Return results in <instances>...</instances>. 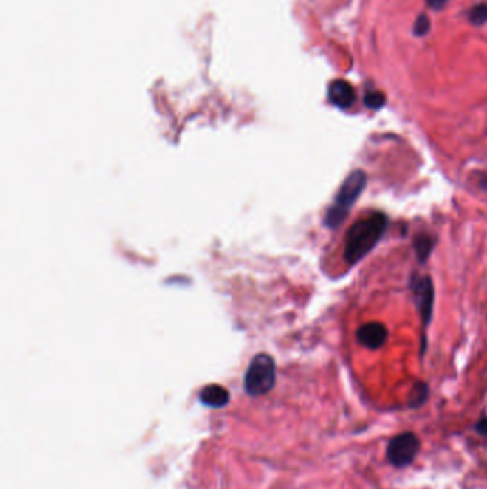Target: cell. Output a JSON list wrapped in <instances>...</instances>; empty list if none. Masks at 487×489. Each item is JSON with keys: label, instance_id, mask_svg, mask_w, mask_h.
I'll list each match as a JSON object with an SVG mask.
<instances>
[{"label": "cell", "instance_id": "cell-13", "mask_svg": "<svg viewBox=\"0 0 487 489\" xmlns=\"http://www.w3.org/2000/svg\"><path fill=\"white\" fill-rule=\"evenodd\" d=\"M430 29V20L426 15H420L417 19H416V24H414V35L417 36H423L429 32Z\"/></svg>", "mask_w": 487, "mask_h": 489}, {"label": "cell", "instance_id": "cell-12", "mask_svg": "<svg viewBox=\"0 0 487 489\" xmlns=\"http://www.w3.org/2000/svg\"><path fill=\"white\" fill-rule=\"evenodd\" d=\"M386 102V98L382 92L378 91H370L365 95V105L369 109H380Z\"/></svg>", "mask_w": 487, "mask_h": 489}, {"label": "cell", "instance_id": "cell-3", "mask_svg": "<svg viewBox=\"0 0 487 489\" xmlns=\"http://www.w3.org/2000/svg\"><path fill=\"white\" fill-rule=\"evenodd\" d=\"M276 384V365L268 353H259L249 364L245 375V391L250 396L270 392Z\"/></svg>", "mask_w": 487, "mask_h": 489}, {"label": "cell", "instance_id": "cell-15", "mask_svg": "<svg viewBox=\"0 0 487 489\" xmlns=\"http://www.w3.org/2000/svg\"><path fill=\"white\" fill-rule=\"evenodd\" d=\"M448 2V0H428V5L433 9H440L443 8V5H445Z\"/></svg>", "mask_w": 487, "mask_h": 489}, {"label": "cell", "instance_id": "cell-2", "mask_svg": "<svg viewBox=\"0 0 487 489\" xmlns=\"http://www.w3.org/2000/svg\"><path fill=\"white\" fill-rule=\"evenodd\" d=\"M366 185H367V175L360 169L351 172L346 177L335 197L333 205L329 208L326 213V217H324L326 226L335 229L343 224L350 209L358 202L359 196L363 193Z\"/></svg>", "mask_w": 487, "mask_h": 489}, {"label": "cell", "instance_id": "cell-5", "mask_svg": "<svg viewBox=\"0 0 487 489\" xmlns=\"http://www.w3.org/2000/svg\"><path fill=\"white\" fill-rule=\"evenodd\" d=\"M412 291L414 294L416 305L428 326L432 321L433 306H434V285L430 276H416L412 279Z\"/></svg>", "mask_w": 487, "mask_h": 489}, {"label": "cell", "instance_id": "cell-11", "mask_svg": "<svg viewBox=\"0 0 487 489\" xmlns=\"http://www.w3.org/2000/svg\"><path fill=\"white\" fill-rule=\"evenodd\" d=\"M469 19H470L472 24L476 26L484 25L487 21V5L480 3V5L475 6L469 13Z\"/></svg>", "mask_w": 487, "mask_h": 489}, {"label": "cell", "instance_id": "cell-7", "mask_svg": "<svg viewBox=\"0 0 487 489\" xmlns=\"http://www.w3.org/2000/svg\"><path fill=\"white\" fill-rule=\"evenodd\" d=\"M327 96L331 103L340 109H350L358 99L354 87L343 79H338L329 85Z\"/></svg>", "mask_w": 487, "mask_h": 489}, {"label": "cell", "instance_id": "cell-8", "mask_svg": "<svg viewBox=\"0 0 487 489\" xmlns=\"http://www.w3.org/2000/svg\"><path fill=\"white\" fill-rule=\"evenodd\" d=\"M199 399H201V402L209 408H214V409H220L225 408L229 401H230V393L226 388H223L221 385H208L205 386L201 393H199Z\"/></svg>", "mask_w": 487, "mask_h": 489}, {"label": "cell", "instance_id": "cell-1", "mask_svg": "<svg viewBox=\"0 0 487 489\" xmlns=\"http://www.w3.org/2000/svg\"><path fill=\"white\" fill-rule=\"evenodd\" d=\"M387 224V216L382 212H371L354 222L346 233L344 260L349 265L362 260L383 238Z\"/></svg>", "mask_w": 487, "mask_h": 489}, {"label": "cell", "instance_id": "cell-9", "mask_svg": "<svg viewBox=\"0 0 487 489\" xmlns=\"http://www.w3.org/2000/svg\"><path fill=\"white\" fill-rule=\"evenodd\" d=\"M433 248H434V239L430 235L422 233L414 238L416 255H417V259L422 263H425L429 259Z\"/></svg>", "mask_w": 487, "mask_h": 489}, {"label": "cell", "instance_id": "cell-10", "mask_svg": "<svg viewBox=\"0 0 487 489\" xmlns=\"http://www.w3.org/2000/svg\"><path fill=\"white\" fill-rule=\"evenodd\" d=\"M428 396H429V386L426 384H423V382L414 384V386L409 395V407L410 408H420L428 401Z\"/></svg>", "mask_w": 487, "mask_h": 489}, {"label": "cell", "instance_id": "cell-14", "mask_svg": "<svg viewBox=\"0 0 487 489\" xmlns=\"http://www.w3.org/2000/svg\"><path fill=\"white\" fill-rule=\"evenodd\" d=\"M476 431L483 435V436H487V416L481 418L479 422H477V425H476Z\"/></svg>", "mask_w": 487, "mask_h": 489}, {"label": "cell", "instance_id": "cell-4", "mask_svg": "<svg viewBox=\"0 0 487 489\" xmlns=\"http://www.w3.org/2000/svg\"><path fill=\"white\" fill-rule=\"evenodd\" d=\"M420 450V441L413 432H402L390 439L387 445V459L394 468L409 466Z\"/></svg>", "mask_w": 487, "mask_h": 489}, {"label": "cell", "instance_id": "cell-6", "mask_svg": "<svg viewBox=\"0 0 487 489\" xmlns=\"http://www.w3.org/2000/svg\"><path fill=\"white\" fill-rule=\"evenodd\" d=\"M356 335L358 341L363 346L369 349H378L387 341L389 332L387 328L380 322H369L358 329Z\"/></svg>", "mask_w": 487, "mask_h": 489}]
</instances>
